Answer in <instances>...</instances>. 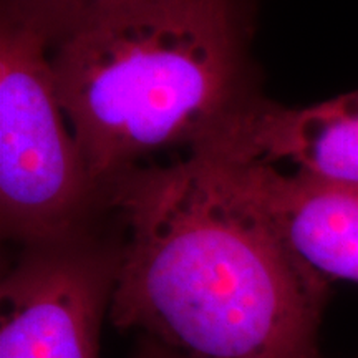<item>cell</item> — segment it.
<instances>
[{"label": "cell", "instance_id": "6da1fadb", "mask_svg": "<svg viewBox=\"0 0 358 358\" xmlns=\"http://www.w3.org/2000/svg\"><path fill=\"white\" fill-rule=\"evenodd\" d=\"M122 224L108 317L182 358H329V279L307 266L208 150L108 192Z\"/></svg>", "mask_w": 358, "mask_h": 358}, {"label": "cell", "instance_id": "52a82bcc", "mask_svg": "<svg viewBox=\"0 0 358 358\" xmlns=\"http://www.w3.org/2000/svg\"><path fill=\"white\" fill-rule=\"evenodd\" d=\"M32 6L42 8L47 12L55 22L57 27H60L65 22L80 15V13L92 10V8L108 6V3L124 2V0H25Z\"/></svg>", "mask_w": 358, "mask_h": 358}, {"label": "cell", "instance_id": "8992f818", "mask_svg": "<svg viewBox=\"0 0 358 358\" xmlns=\"http://www.w3.org/2000/svg\"><path fill=\"white\" fill-rule=\"evenodd\" d=\"M199 150L358 185V90L306 108L256 98Z\"/></svg>", "mask_w": 358, "mask_h": 358}, {"label": "cell", "instance_id": "277c9868", "mask_svg": "<svg viewBox=\"0 0 358 358\" xmlns=\"http://www.w3.org/2000/svg\"><path fill=\"white\" fill-rule=\"evenodd\" d=\"M120 239L95 231L20 248L0 284V358H101Z\"/></svg>", "mask_w": 358, "mask_h": 358}, {"label": "cell", "instance_id": "ba28073f", "mask_svg": "<svg viewBox=\"0 0 358 358\" xmlns=\"http://www.w3.org/2000/svg\"><path fill=\"white\" fill-rule=\"evenodd\" d=\"M131 358H182L178 353L168 350L166 347L159 345L155 340L141 337L138 340V345L134 348Z\"/></svg>", "mask_w": 358, "mask_h": 358}, {"label": "cell", "instance_id": "7a4b0ae2", "mask_svg": "<svg viewBox=\"0 0 358 358\" xmlns=\"http://www.w3.org/2000/svg\"><path fill=\"white\" fill-rule=\"evenodd\" d=\"M57 92L93 185L155 155L214 140L256 98L248 90L239 0H124L80 13L53 35Z\"/></svg>", "mask_w": 358, "mask_h": 358}, {"label": "cell", "instance_id": "3957f363", "mask_svg": "<svg viewBox=\"0 0 358 358\" xmlns=\"http://www.w3.org/2000/svg\"><path fill=\"white\" fill-rule=\"evenodd\" d=\"M55 24L25 0L0 8V226L20 248L93 231L105 199L62 106L50 47Z\"/></svg>", "mask_w": 358, "mask_h": 358}, {"label": "cell", "instance_id": "5b68a950", "mask_svg": "<svg viewBox=\"0 0 358 358\" xmlns=\"http://www.w3.org/2000/svg\"><path fill=\"white\" fill-rule=\"evenodd\" d=\"M213 153L307 266L358 284V185Z\"/></svg>", "mask_w": 358, "mask_h": 358}]
</instances>
